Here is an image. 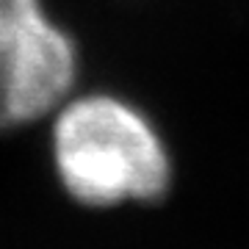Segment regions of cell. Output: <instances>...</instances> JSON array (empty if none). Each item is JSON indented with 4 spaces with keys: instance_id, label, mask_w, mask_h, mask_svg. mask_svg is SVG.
Here are the masks:
<instances>
[{
    "instance_id": "1",
    "label": "cell",
    "mask_w": 249,
    "mask_h": 249,
    "mask_svg": "<svg viewBox=\"0 0 249 249\" xmlns=\"http://www.w3.org/2000/svg\"><path fill=\"white\" fill-rule=\"evenodd\" d=\"M53 158L64 188L83 205L160 199L172 160L152 122L116 94L70 97L53 122Z\"/></svg>"
},
{
    "instance_id": "3",
    "label": "cell",
    "mask_w": 249,
    "mask_h": 249,
    "mask_svg": "<svg viewBox=\"0 0 249 249\" xmlns=\"http://www.w3.org/2000/svg\"><path fill=\"white\" fill-rule=\"evenodd\" d=\"M45 11L42 0H0V42Z\"/></svg>"
},
{
    "instance_id": "2",
    "label": "cell",
    "mask_w": 249,
    "mask_h": 249,
    "mask_svg": "<svg viewBox=\"0 0 249 249\" xmlns=\"http://www.w3.org/2000/svg\"><path fill=\"white\" fill-rule=\"evenodd\" d=\"M80 72L78 42L47 11L0 42V130L55 114Z\"/></svg>"
}]
</instances>
